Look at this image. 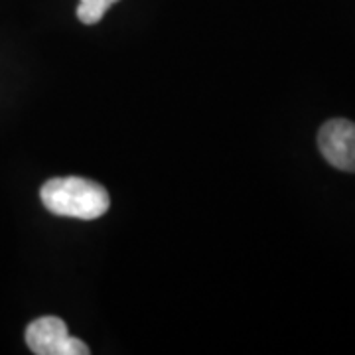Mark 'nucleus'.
I'll return each instance as SVG.
<instances>
[{"label": "nucleus", "instance_id": "f257e3e1", "mask_svg": "<svg viewBox=\"0 0 355 355\" xmlns=\"http://www.w3.org/2000/svg\"><path fill=\"white\" fill-rule=\"evenodd\" d=\"M44 207L53 216L91 221L107 214L111 198L101 184L87 178H51L40 190Z\"/></svg>", "mask_w": 355, "mask_h": 355}, {"label": "nucleus", "instance_id": "20e7f679", "mask_svg": "<svg viewBox=\"0 0 355 355\" xmlns=\"http://www.w3.org/2000/svg\"><path fill=\"white\" fill-rule=\"evenodd\" d=\"M114 2H119V0H79L77 18H79V22L87 26L97 24V22H101L105 12L113 6Z\"/></svg>", "mask_w": 355, "mask_h": 355}, {"label": "nucleus", "instance_id": "f03ea898", "mask_svg": "<svg viewBox=\"0 0 355 355\" xmlns=\"http://www.w3.org/2000/svg\"><path fill=\"white\" fill-rule=\"evenodd\" d=\"M26 343L36 355H89L81 340L69 336L62 318L42 316L26 328Z\"/></svg>", "mask_w": 355, "mask_h": 355}, {"label": "nucleus", "instance_id": "7ed1b4c3", "mask_svg": "<svg viewBox=\"0 0 355 355\" xmlns=\"http://www.w3.org/2000/svg\"><path fill=\"white\" fill-rule=\"evenodd\" d=\"M318 148L336 170L355 174V123L331 119L318 132Z\"/></svg>", "mask_w": 355, "mask_h": 355}]
</instances>
